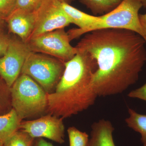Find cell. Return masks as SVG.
Segmentation results:
<instances>
[{
    "mask_svg": "<svg viewBox=\"0 0 146 146\" xmlns=\"http://www.w3.org/2000/svg\"><path fill=\"white\" fill-rule=\"evenodd\" d=\"M146 41L134 32L117 29L88 33L75 47L96 60L91 84L98 96L121 94L138 81L146 61Z\"/></svg>",
    "mask_w": 146,
    "mask_h": 146,
    "instance_id": "cell-1",
    "label": "cell"
},
{
    "mask_svg": "<svg viewBox=\"0 0 146 146\" xmlns=\"http://www.w3.org/2000/svg\"><path fill=\"white\" fill-rule=\"evenodd\" d=\"M64 65L63 75L54 91L47 94V112L63 119L88 109L98 97L91 84L97 65L90 54L77 50Z\"/></svg>",
    "mask_w": 146,
    "mask_h": 146,
    "instance_id": "cell-2",
    "label": "cell"
},
{
    "mask_svg": "<svg viewBox=\"0 0 146 146\" xmlns=\"http://www.w3.org/2000/svg\"><path fill=\"white\" fill-rule=\"evenodd\" d=\"M10 91L13 108L21 120L47 111V93L29 76L21 74L11 87Z\"/></svg>",
    "mask_w": 146,
    "mask_h": 146,
    "instance_id": "cell-3",
    "label": "cell"
},
{
    "mask_svg": "<svg viewBox=\"0 0 146 146\" xmlns=\"http://www.w3.org/2000/svg\"><path fill=\"white\" fill-rule=\"evenodd\" d=\"M64 70L63 61L48 55L31 51L27 56L21 74L33 79L49 94L54 91Z\"/></svg>",
    "mask_w": 146,
    "mask_h": 146,
    "instance_id": "cell-4",
    "label": "cell"
},
{
    "mask_svg": "<svg viewBox=\"0 0 146 146\" xmlns=\"http://www.w3.org/2000/svg\"><path fill=\"white\" fill-rule=\"evenodd\" d=\"M143 7L140 0H123L109 13L99 16V22L90 28L87 33L102 29H123L136 33L145 41L138 13Z\"/></svg>",
    "mask_w": 146,
    "mask_h": 146,
    "instance_id": "cell-5",
    "label": "cell"
},
{
    "mask_svg": "<svg viewBox=\"0 0 146 146\" xmlns=\"http://www.w3.org/2000/svg\"><path fill=\"white\" fill-rule=\"evenodd\" d=\"M70 42L68 33L60 29L32 38L27 44L32 52L48 55L66 62L77 52L76 48L72 46Z\"/></svg>",
    "mask_w": 146,
    "mask_h": 146,
    "instance_id": "cell-6",
    "label": "cell"
},
{
    "mask_svg": "<svg viewBox=\"0 0 146 146\" xmlns=\"http://www.w3.org/2000/svg\"><path fill=\"white\" fill-rule=\"evenodd\" d=\"M36 14L35 27L29 40L46 33L64 29L72 23L57 1L44 0Z\"/></svg>",
    "mask_w": 146,
    "mask_h": 146,
    "instance_id": "cell-7",
    "label": "cell"
},
{
    "mask_svg": "<svg viewBox=\"0 0 146 146\" xmlns=\"http://www.w3.org/2000/svg\"><path fill=\"white\" fill-rule=\"evenodd\" d=\"M31 52L22 40L11 39L5 54L0 57V76L11 88L20 76L27 56Z\"/></svg>",
    "mask_w": 146,
    "mask_h": 146,
    "instance_id": "cell-8",
    "label": "cell"
},
{
    "mask_svg": "<svg viewBox=\"0 0 146 146\" xmlns=\"http://www.w3.org/2000/svg\"><path fill=\"white\" fill-rule=\"evenodd\" d=\"M63 119L50 114L32 121H21L19 130L34 138H45L60 144L65 142V127Z\"/></svg>",
    "mask_w": 146,
    "mask_h": 146,
    "instance_id": "cell-9",
    "label": "cell"
},
{
    "mask_svg": "<svg viewBox=\"0 0 146 146\" xmlns=\"http://www.w3.org/2000/svg\"><path fill=\"white\" fill-rule=\"evenodd\" d=\"M36 11L30 12L16 9L6 20L9 31L18 35L25 43L28 42L34 30Z\"/></svg>",
    "mask_w": 146,
    "mask_h": 146,
    "instance_id": "cell-10",
    "label": "cell"
},
{
    "mask_svg": "<svg viewBox=\"0 0 146 146\" xmlns=\"http://www.w3.org/2000/svg\"><path fill=\"white\" fill-rule=\"evenodd\" d=\"M60 5L71 19L72 23L79 27V29H72L67 32L70 41L87 33L90 28L99 22V16L89 15L66 3H60Z\"/></svg>",
    "mask_w": 146,
    "mask_h": 146,
    "instance_id": "cell-11",
    "label": "cell"
},
{
    "mask_svg": "<svg viewBox=\"0 0 146 146\" xmlns=\"http://www.w3.org/2000/svg\"><path fill=\"white\" fill-rule=\"evenodd\" d=\"M114 131L112 123L108 120L101 119L94 123L87 146H116L112 136Z\"/></svg>",
    "mask_w": 146,
    "mask_h": 146,
    "instance_id": "cell-12",
    "label": "cell"
},
{
    "mask_svg": "<svg viewBox=\"0 0 146 146\" xmlns=\"http://www.w3.org/2000/svg\"><path fill=\"white\" fill-rule=\"evenodd\" d=\"M22 121L13 108L5 115L0 116V141L3 143L19 130Z\"/></svg>",
    "mask_w": 146,
    "mask_h": 146,
    "instance_id": "cell-13",
    "label": "cell"
},
{
    "mask_svg": "<svg viewBox=\"0 0 146 146\" xmlns=\"http://www.w3.org/2000/svg\"><path fill=\"white\" fill-rule=\"evenodd\" d=\"M128 112L126 123L129 127L141 134V143L143 146H146V115L139 114L129 108Z\"/></svg>",
    "mask_w": 146,
    "mask_h": 146,
    "instance_id": "cell-14",
    "label": "cell"
},
{
    "mask_svg": "<svg viewBox=\"0 0 146 146\" xmlns=\"http://www.w3.org/2000/svg\"><path fill=\"white\" fill-rule=\"evenodd\" d=\"M123 0H80L94 14H106L114 9Z\"/></svg>",
    "mask_w": 146,
    "mask_h": 146,
    "instance_id": "cell-15",
    "label": "cell"
},
{
    "mask_svg": "<svg viewBox=\"0 0 146 146\" xmlns=\"http://www.w3.org/2000/svg\"><path fill=\"white\" fill-rule=\"evenodd\" d=\"M35 139L23 131L18 130L3 143V146H34Z\"/></svg>",
    "mask_w": 146,
    "mask_h": 146,
    "instance_id": "cell-16",
    "label": "cell"
},
{
    "mask_svg": "<svg viewBox=\"0 0 146 146\" xmlns=\"http://www.w3.org/2000/svg\"><path fill=\"white\" fill-rule=\"evenodd\" d=\"M70 146H87L89 136L85 132H82L74 127H71L67 130Z\"/></svg>",
    "mask_w": 146,
    "mask_h": 146,
    "instance_id": "cell-17",
    "label": "cell"
},
{
    "mask_svg": "<svg viewBox=\"0 0 146 146\" xmlns=\"http://www.w3.org/2000/svg\"><path fill=\"white\" fill-rule=\"evenodd\" d=\"M44 0H16V9L35 12L40 7Z\"/></svg>",
    "mask_w": 146,
    "mask_h": 146,
    "instance_id": "cell-18",
    "label": "cell"
},
{
    "mask_svg": "<svg viewBox=\"0 0 146 146\" xmlns=\"http://www.w3.org/2000/svg\"><path fill=\"white\" fill-rule=\"evenodd\" d=\"M16 0H0V17L6 21L16 9Z\"/></svg>",
    "mask_w": 146,
    "mask_h": 146,
    "instance_id": "cell-19",
    "label": "cell"
},
{
    "mask_svg": "<svg viewBox=\"0 0 146 146\" xmlns=\"http://www.w3.org/2000/svg\"><path fill=\"white\" fill-rule=\"evenodd\" d=\"M128 96L146 102V83L139 88L132 90L128 94Z\"/></svg>",
    "mask_w": 146,
    "mask_h": 146,
    "instance_id": "cell-20",
    "label": "cell"
},
{
    "mask_svg": "<svg viewBox=\"0 0 146 146\" xmlns=\"http://www.w3.org/2000/svg\"><path fill=\"white\" fill-rule=\"evenodd\" d=\"M10 40L11 39L8 36L3 33H0V57L5 53Z\"/></svg>",
    "mask_w": 146,
    "mask_h": 146,
    "instance_id": "cell-21",
    "label": "cell"
},
{
    "mask_svg": "<svg viewBox=\"0 0 146 146\" xmlns=\"http://www.w3.org/2000/svg\"><path fill=\"white\" fill-rule=\"evenodd\" d=\"M34 146H54L49 142L45 141L43 138H36L35 139Z\"/></svg>",
    "mask_w": 146,
    "mask_h": 146,
    "instance_id": "cell-22",
    "label": "cell"
},
{
    "mask_svg": "<svg viewBox=\"0 0 146 146\" xmlns=\"http://www.w3.org/2000/svg\"><path fill=\"white\" fill-rule=\"evenodd\" d=\"M139 20L145 37L146 42V13L143 14H139Z\"/></svg>",
    "mask_w": 146,
    "mask_h": 146,
    "instance_id": "cell-23",
    "label": "cell"
},
{
    "mask_svg": "<svg viewBox=\"0 0 146 146\" xmlns=\"http://www.w3.org/2000/svg\"><path fill=\"white\" fill-rule=\"evenodd\" d=\"M4 20H3L0 17V33H2L4 28Z\"/></svg>",
    "mask_w": 146,
    "mask_h": 146,
    "instance_id": "cell-24",
    "label": "cell"
},
{
    "mask_svg": "<svg viewBox=\"0 0 146 146\" xmlns=\"http://www.w3.org/2000/svg\"><path fill=\"white\" fill-rule=\"evenodd\" d=\"M54 1H57L59 2L60 3H66L69 4H70V3L73 0H54Z\"/></svg>",
    "mask_w": 146,
    "mask_h": 146,
    "instance_id": "cell-25",
    "label": "cell"
},
{
    "mask_svg": "<svg viewBox=\"0 0 146 146\" xmlns=\"http://www.w3.org/2000/svg\"><path fill=\"white\" fill-rule=\"evenodd\" d=\"M143 4V7L146 8V0H140Z\"/></svg>",
    "mask_w": 146,
    "mask_h": 146,
    "instance_id": "cell-26",
    "label": "cell"
},
{
    "mask_svg": "<svg viewBox=\"0 0 146 146\" xmlns=\"http://www.w3.org/2000/svg\"><path fill=\"white\" fill-rule=\"evenodd\" d=\"M0 146H3V143L1 141H0Z\"/></svg>",
    "mask_w": 146,
    "mask_h": 146,
    "instance_id": "cell-27",
    "label": "cell"
}]
</instances>
